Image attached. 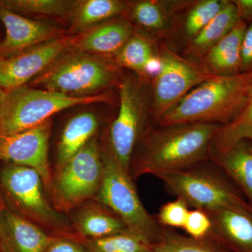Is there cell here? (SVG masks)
Masks as SVG:
<instances>
[{"instance_id":"30bf717a","label":"cell","mask_w":252,"mask_h":252,"mask_svg":"<svg viewBox=\"0 0 252 252\" xmlns=\"http://www.w3.org/2000/svg\"><path fill=\"white\" fill-rule=\"evenodd\" d=\"M74 35L64 36L0 57V88L7 91L24 86L72 49Z\"/></svg>"},{"instance_id":"4dcf8cb0","label":"cell","mask_w":252,"mask_h":252,"mask_svg":"<svg viewBox=\"0 0 252 252\" xmlns=\"http://www.w3.org/2000/svg\"><path fill=\"white\" fill-rule=\"evenodd\" d=\"M211 227V220L206 212L194 209L189 210L183 229L188 236L200 239L208 237Z\"/></svg>"},{"instance_id":"ba28073f","label":"cell","mask_w":252,"mask_h":252,"mask_svg":"<svg viewBox=\"0 0 252 252\" xmlns=\"http://www.w3.org/2000/svg\"><path fill=\"white\" fill-rule=\"evenodd\" d=\"M102 170L101 145L94 137L72 158L59 166L52 177L51 193L57 206L68 210L96 197Z\"/></svg>"},{"instance_id":"f546056e","label":"cell","mask_w":252,"mask_h":252,"mask_svg":"<svg viewBox=\"0 0 252 252\" xmlns=\"http://www.w3.org/2000/svg\"><path fill=\"white\" fill-rule=\"evenodd\" d=\"M188 207L185 202L179 198L164 204L158 214V221L165 228L183 229L188 217Z\"/></svg>"},{"instance_id":"7a4b0ae2","label":"cell","mask_w":252,"mask_h":252,"mask_svg":"<svg viewBox=\"0 0 252 252\" xmlns=\"http://www.w3.org/2000/svg\"><path fill=\"white\" fill-rule=\"evenodd\" d=\"M252 89V70L215 76L186 94L158 120V126L231 122L244 108Z\"/></svg>"},{"instance_id":"d4e9b609","label":"cell","mask_w":252,"mask_h":252,"mask_svg":"<svg viewBox=\"0 0 252 252\" xmlns=\"http://www.w3.org/2000/svg\"><path fill=\"white\" fill-rule=\"evenodd\" d=\"M152 252H228L210 237L193 238L165 228L161 236L152 244Z\"/></svg>"},{"instance_id":"4fadbf2b","label":"cell","mask_w":252,"mask_h":252,"mask_svg":"<svg viewBox=\"0 0 252 252\" xmlns=\"http://www.w3.org/2000/svg\"><path fill=\"white\" fill-rule=\"evenodd\" d=\"M0 21L6 31L4 39L0 42V57L65 36L55 25L23 17L1 6Z\"/></svg>"},{"instance_id":"44dd1931","label":"cell","mask_w":252,"mask_h":252,"mask_svg":"<svg viewBox=\"0 0 252 252\" xmlns=\"http://www.w3.org/2000/svg\"><path fill=\"white\" fill-rule=\"evenodd\" d=\"M74 226L89 240L105 238L128 230L114 212L101 204L81 210L74 220Z\"/></svg>"},{"instance_id":"7c38bea8","label":"cell","mask_w":252,"mask_h":252,"mask_svg":"<svg viewBox=\"0 0 252 252\" xmlns=\"http://www.w3.org/2000/svg\"><path fill=\"white\" fill-rule=\"evenodd\" d=\"M49 121L30 130L0 137V160L34 169L39 172L44 187L51 192L52 177L50 173Z\"/></svg>"},{"instance_id":"277c9868","label":"cell","mask_w":252,"mask_h":252,"mask_svg":"<svg viewBox=\"0 0 252 252\" xmlns=\"http://www.w3.org/2000/svg\"><path fill=\"white\" fill-rule=\"evenodd\" d=\"M188 206L205 212L225 207H251L224 172L209 160L185 170L154 175ZM252 208V207H251Z\"/></svg>"},{"instance_id":"f1b7e54d","label":"cell","mask_w":252,"mask_h":252,"mask_svg":"<svg viewBox=\"0 0 252 252\" xmlns=\"http://www.w3.org/2000/svg\"><path fill=\"white\" fill-rule=\"evenodd\" d=\"M226 2L223 0H203L194 5L184 25L185 35L189 40L191 41L206 27Z\"/></svg>"},{"instance_id":"ac0fdd59","label":"cell","mask_w":252,"mask_h":252,"mask_svg":"<svg viewBox=\"0 0 252 252\" xmlns=\"http://www.w3.org/2000/svg\"><path fill=\"white\" fill-rule=\"evenodd\" d=\"M130 4L120 0H79L74 1L68 18L70 28L68 32L78 34L94 26L126 14Z\"/></svg>"},{"instance_id":"8992f818","label":"cell","mask_w":252,"mask_h":252,"mask_svg":"<svg viewBox=\"0 0 252 252\" xmlns=\"http://www.w3.org/2000/svg\"><path fill=\"white\" fill-rule=\"evenodd\" d=\"M107 99L103 94L72 97L26 86L6 91L0 117V137L40 126L56 113L69 107Z\"/></svg>"},{"instance_id":"603a6c76","label":"cell","mask_w":252,"mask_h":252,"mask_svg":"<svg viewBox=\"0 0 252 252\" xmlns=\"http://www.w3.org/2000/svg\"><path fill=\"white\" fill-rule=\"evenodd\" d=\"M118 67H125L134 71L140 77L147 79L151 67L158 61L153 43L149 38L134 33L125 45L114 55Z\"/></svg>"},{"instance_id":"7402d4cb","label":"cell","mask_w":252,"mask_h":252,"mask_svg":"<svg viewBox=\"0 0 252 252\" xmlns=\"http://www.w3.org/2000/svg\"><path fill=\"white\" fill-rule=\"evenodd\" d=\"M238 8L233 1H227L220 12L203 31L190 41L189 52L204 56L212 46L221 40L241 21Z\"/></svg>"},{"instance_id":"1f68e13d","label":"cell","mask_w":252,"mask_h":252,"mask_svg":"<svg viewBox=\"0 0 252 252\" xmlns=\"http://www.w3.org/2000/svg\"><path fill=\"white\" fill-rule=\"evenodd\" d=\"M252 70V22L247 27L241 48V72Z\"/></svg>"},{"instance_id":"3957f363","label":"cell","mask_w":252,"mask_h":252,"mask_svg":"<svg viewBox=\"0 0 252 252\" xmlns=\"http://www.w3.org/2000/svg\"><path fill=\"white\" fill-rule=\"evenodd\" d=\"M118 68L101 56L72 48L33 79L32 85L72 97L94 95L119 84Z\"/></svg>"},{"instance_id":"d6986e66","label":"cell","mask_w":252,"mask_h":252,"mask_svg":"<svg viewBox=\"0 0 252 252\" xmlns=\"http://www.w3.org/2000/svg\"><path fill=\"white\" fill-rule=\"evenodd\" d=\"M99 121L94 113L84 112L71 118L64 128L58 147V163L63 165L94 137Z\"/></svg>"},{"instance_id":"836d02e7","label":"cell","mask_w":252,"mask_h":252,"mask_svg":"<svg viewBox=\"0 0 252 252\" xmlns=\"http://www.w3.org/2000/svg\"><path fill=\"white\" fill-rule=\"evenodd\" d=\"M238 8L239 14L243 20L252 21V0H236L233 1Z\"/></svg>"},{"instance_id":"ffe728a7","label":"cell","mask_w":252,"mask_h":252,"mask_svg":"<svg viewBox=\"0 0 252 252\" xmlns=\"http://www.w3.org/2000/svg\"><path fill=\"white\" fill-rule=\"evenodd\" d=\"M5 224L9 238L5 245L11 252H44L54 240L35 224L16 214L6 213Z\"/></svg>"},{"instance_id":"9a60e30c","label":"cell","mask_w":252,"mask_h":252,"mask_svg":"<svg viewBox=\"0 0 252 252\" xmlns=\"http://www.w3.org/2000/svg\"><path fill=\"white\" fill-rule=\"evenodd\" d=\"M134 33L128 21L113 18L74 35L72 48L101 57L114 56Z\"/></svg>"},{"instance_id":"83f0119b","label":"cell","mask_w":252,"mask_h":252,"mask_svg":"<svg viewBox=\"0 0 252 252\" xmlns=\"http://www.w3.org/2000/svg\"><path fill=\"white\" fill-rule=\"evenodd\" d=\"M74 3L72 0H0V6L16 14L59 18L68 16Z\"/></svg>"},{"instance_id":"cb8c5ba5","label":"cell","mask_w":252,"mask_h":252,"mask_svg":"<svg viewBox=\"0 0 252 252\" xmlns=\"http://www.w3.org/2000/svg\"><path fill=\"white\" fill-rule=\"evenodd\" d=\"M242 141H248L252 144V89L248 102L238 116L231 122L217 127L211 151L225 152Z\"/></svg>"},{"instance_id":"d590c367","label":"cell","mask_w":252,"mask_h":252,"mask_svg":"<svg viewBox=\"0 0 252 252\" xmlns=\"http://www.w3.org/2000/svg\"><path fill=\"white\" fill-rule=\"evenodd\" d=\"M0 252H11V251H10L9 249L7 248V246L5 244H2L1 249H0Z\"/></svg>"},{"instance_id":"5b68a950","label":"cell","mask_w":252,"mask_h":252,"mask_svg":"<svg viewBox=\"0 0 252 252\" xmlns=\"http://www.w3.org/2000/svg\"><path fill=\"white\" fill-rule=\"evenodd\" d=\"M102 180L96 199L123 220L127 229L153 244L161 236L165 227L149 214L141 202L132 177L113 154L108 140L101 146Z\"/></svg>"},{"instance_id":"e575fe53","label":"cell","mask_w":252,"mask_h":252,"mask_svg":"<svg viewBox=\"0 0 252 252\" xmlns=\"http://www.w3.org/2000/svg\"><path fill=\"white\" fill-rule=\"evenodd\" d=\"M6 95V91L0 88V117H1V109H2L3 104H4L5 97Z\"/></svg>"},{"instance_id":"e0dca14e","label":"cell","mask_w":252,"mask_h":252,"mask_svg":"<svg viewBox=\"0 0 252 252\" xmlns=\"http://www.w3.org/2000/svg\"><path fill=\"white\" fill-rule=\"evenodd\" d=\"M247 27L241 20L204 56V66L213 75H233L241 72L242 43Z\"/></svg>"},{"instance_id":"484cf974","label":"cell","mask_w":252,"mask_h":252,"mask_svg":"<svg viewBox=\"0 0 252 252\" xmlns=\"http://www.w3.org/2000/svg\"><path fill=\"white\" fill-rule=\"evenodd\" d=\"M164 1L144 0L130 6L131 16L139 26L154 34H163L172 27L170 10Z\"/></svg>"},{"instance_id":"2e32d148","label":"cell","mask_w":252,"mask_h":252,"mask_svg":"<svg viewBox=\"0 0 252 252\" xmlns=\"http://www.w3.org/2000/svg\"><path fill=\"white\" fill-rule=\"evenodd\" d=\"M210 160L224 172L252 208V144L242 141L225 152L210 150Z\"/></svg>"},{"instance_id":"6da1fadb","label":"cell","mask_w":252,"mask_h":252,"mask_svg":"<svg viewBox=\"0 0 252 252\" xmlns=\"http://www.w3.org/2000/svg\"><path fill=\"white\" fill-rule=\"evenodd\" d=\"M219 126L195 124L149 127L139 142L138 153L132 157L130 177L135 180L157 172L185 170L207 161Z\"/></svg>"},{"instance_id":"4316f807","label":"cell","mask_w":252,"mask_h":252,"mask_svg":"<svg viewBox=\"0 0 252 252\" xmlns=\"http://www.w3.org/2000/svg\"><path fill=\"white\" fill-rule=\"evenodd\" d=\"M85 245L91 252H152L150 242L129 230L89 240Z\"/></svg>"},{"instance_id":"8fae6325","label":"cell","mask_w":252,"mask_h":252,"mask_svg":"<svg viewBox=\"0 0 252 252\" xmlns=\"http://www.w3.org/2000/svg\"><path fill=\"white\" fill-rule=\"evenodd\" d=\"M1 181L6 191L33 218L54 228H66L64 217L46 198L44 182L36 170L21 165H9L1 171Z\"/></svg>"},{"instance_id":"5bb4252c","label":"cell","mask_w":252,"mask_h":252,"mask_svg":"<svg viewBox=\"0 0 252 252\" xmlns=\"http://www.w3.org/2000/svg\"><path fill=\"white\" fill-rule=\"evenodd\" d=\"M211 220L210 237L228 252H252V208L225 207L205 212Z\"/></svg>"},{"instance_id":"9c48e42d","label":"cell","mask_w":252,"mask_h":252,"mask_svg":"<svg viewBox=\"0 0 252 252\" xmlns=\"http://www.w3.org/2000/svg\"><path fill=\"white\" fill-rule=\"evenodd\" d=\"M158 59V69L150 94L151 111L157 122L190 91L215 77L204 64L167 47L160 50Z\"/></svg>"},{"instance_id":"d6a6232c","label":"cell","mask_w":252,"mask_h":252,"mask_svg":"<svg viewBox=\"0 0 252 252\" xmlns=\"http://www.w3.org/2000/svg\"><path fill=\"white\" fill-rule=\"evenodd\" d=\"M44 252H91L86 245L62 239H54Z\"/></svg>"},{"instance_id":"52a82bcc","label":"cell","mask_w":252,"mask_h":252,"mask_svg":"<svg viewBox=\"0 0 252 252\" xmlns=\"http://www.w3.org/2000/svg\"><path fill=\"white\" fill-rule=\"evenodd\" d=\"M146 80L139 76L121 79L120 107L109 129L110 148L123 168L129 174L136 145L149 128L147 124L150 96Z\"/></svg>"}]
</instances>
